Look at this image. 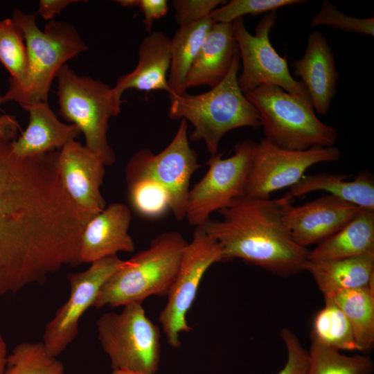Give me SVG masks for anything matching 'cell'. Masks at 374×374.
Segmentation results:
<instances>
[{"instance_id": "1f68e13d", "label": "cell", "mask_w": 374, "mask_h": 374, "mask_svg": "<svg viewBox=\"0 0 374 374\" xmlns=\"http://www.w3.org/2000/svg\"><path fill=\"white\" fill-rule=\"evenodd\" d=\"M305 2L304 0H231L214 10L209 17L214 24H231L246 15L268 13L285 6Z\"/></svg>"}, {"instance_id": "9c48e42d", "label": "cell", "mask_w": 374, "mask_h": 374, "mask_svg": "<svg viewBox=\"0 0 374 374\" xmlns=\"http://www.w3.org/2000/svg\"><path fill=\"white\" fill-rule=\"evenodd\" d=\"M224 261L216 240L201 227H195L190 242L184 249L180 263L167 294V302L159 315V321L168 344L174 348L181 346V333L188 332L187 314L207 270Z\"/></svg>"}, {"instance_id": "ffe728a7", "label": "cell", "mask_w": 374, "mask_h": 374, "mask_svg": "<svg viewBox=\"0 0 374 374\" xmlns=\"http://www.w3.org/2000/svg\"><path fill=\"white\" fill-rule=\"evenodd\" d=\"M22 107L28 113V124L22 134L11 142L14 153L20 157H35L55 151L81 134L76 125L60 121L48 102Z\"/></svg>"}, {"instance_id": "277c9868", "label": "cell", "mask_w": 374, "mask_h": 374, "mask_svg": "<svg viewBox=\"0 0 374 374\" xmlns=\"http://www.w3.org/2000/svg\"><path fill=\"white\" fill-rule=\"evenodd\" d=\"M36 13L13 10L12 21L21 29L27 51V73L24 84L3 95L5 103L21 107L48 102L51 84L66 62L87 50L76 28L65 21L51 20L41 30Z\"/></svg>"}, {"instance_id": "d6a6232c", "label": "cell", "mask_w": 374, "mask_h": 374, "mask_svg": "<svg viewBox=\"0 0 374 374\" xmlns=\"http://www.w3.org/2000/svg\"><path fill=\"white\" fill-rule=\"evenodd\" d=\"M329 26L336 29L373 36L374 17L357 18L340 12L335 4L328 0L322 2L319 12L312 17L310 26Z\"/></svg>"}, {"instance_id": "f35d334b", "label": "cell", "mask_w": 374, "mask_h": 374, "mask_svg": "<svg viewBox=\"0 0 374 374\" xmlns=\"http://www.w3.org/2000/svg\"><path fill=\"white\" fill-rule=\"evenodd\" d=\"M8 350L6 341L0 334V374H3L8 360Z\"/></svg>"}, {"instance_id": "6da1fadb", "label": "cell", "mask_w": 374, "mask_h": 374, "mask_svg": "<svg viewBox=\"0 0 374 374\" xmlns=\"http://www.w3.org/2000/svg\"><path fill=\"white\" fill-rule=\"evenodd\" d=\"M11 142L0 137V296L81 264V237L92 218L65 191L58 152L20 157Z\"/></svg>"}, {"instance_id": "4dcf8cb0", "label": "cell", "mask_w": 374, "mask_h": 374, "mask_svg": "<svg viewBox=\"0 0 374 374\" xmlns=\"http://www.w3.org/2000/svg\"><path fill=\"white\" fill-rule=\"evenodd\" d=\"M127 181L131 204L139 215L155 219L170 210L168 193L159 182L146 177H134Z\"/></svg>"}, {"instance_id": "e0dca14e", "label": "cell", "mask_w": 374, "mask_h": 374, "mask_svg": "<svg viewBox=\"0 0 374 374\" xmlns=\"http://www.w3.org/2000/svg\"><path fill=\"white\" fill-rule=\"evenodd\" d=\"M131 220L130 210L121 203L110 204L90 219L81 237V262L91 263L119 252H133L135 244L128 233Z\"/></svg>"}, {"instance_id": "5b68a950", "label": "cell", "mask_w": 374, "mask_h": 374, "mask_svg": "<svg viewBox=\"0 0 374 374\" xmlns=\"http://www.w3.org/2000/svg\"><path fill=\"white\" fill-rule=\"evenodd\" d=\"M187 241L177 231L155 237L145 249L125 261L101 287L93 307L142 303L152 296H167Z\"/></svg>"}, {"instance_id": "b9f144b4", "label": "cell", "mask_w": 374, "mask_h": 374, "mask_svg": "<svg viewBox=\"0 0 374 374\" xmlns=\"http://www.w3.org/2000/svg\"><path fill=\"white\" fill-rule=\"evenodd\" d=\"M5 103V101L3 100V95H0V110H1V105Z\"/></svg>"}, {"instance_id": "52a82bcc", "label": "cell", "mask_w": 374, "mask_h": 374, "mask_svg": "<svg viewBox=\"0 0 374 374\" xmlns=\"http://www.w3.org/2000/svg\"><path fill=\"white\" fill-rule=\"evenodd\" d=\"M57 104L60 115L76 125L84 135V145L105 164L115 162V153L107 140L111 117L120 114L112 87L103 81L80 75L68 64L59 71Z\"/></svg>"}, {"instance_id": "2e32d148", "label": "cell", "mask_w": 374, "mask_h": 374, "mask_svg": "<svg viewBox=\"0 0 374 374\" xmlns=\"http://www.w3.org/2000/svg\"><path fill=\"white\" fill-rule=\"evenodd\" d=\"M105 166L95 154L75 140L65 145L57 154L58 170L65 191L91 217L105 208L100 190Z\"/></svg>"}, {"instance_id": "8992f818", "label": "cell", "mask_w": 374, "mask_h": 374, "mask_svg": "<svg viewBox=\"0 0 374 374\" xmlns=\"http://www.w3.org/2000/svg\"><path fill=\"white\" fill-rule=\"evenodd\" d=\"M257 109L265 137L290 150L334 146L337 131L321 122L310 102L273 85H262L246 93Z\"/></svg>"}, {"instance_id": "ac0fdd59", "label": "cell", "mask_w": 374, "mask_h": 374, "mask_svg": "<svg viewBox=\"0 0 374 374\" xmlns=\"http://www.w3.org/2000/svg\"><path fill=\"white\" fill-rule=\"evenodd\" d=\"M293 66L314 109L319 114L326 115L335 95L339 74L335 67L334 53L321 33L313 31L309 35L304 54Z\"/></svg>"}, {"instance_id": "d6986e66", "label": "cell", "mask_w": 374, "mask_h": 374, "mask_svg": "<svg viewBox=\"0 0 374 374\" xmlns=\"http://www.w3.org/2000/svg\"><path fill=\"white\" fill-rule=\"evenodd\" d=\"M170 39L160 31L151 32L143 38L138 50L136 66L120 76L112 87L113 99L118 108L123 93L130 89L146 92L162 90L170 94L167 77L170 66Z\"/></svg>"}, {"instance_id": "3957f363", "label": "cell", "mask_w": 374, "mask_h": 374, "mask_svg": "<svg viewBox=\"0 0 374 374\" xmlns=\"http://www.w3.org/2000/svg\"><path fill=\"white\" fill-rule=\"evenodd\" d=\"M240 66L239 54L222 81L206 92L170 98L168 116L173 120H185L194 129L190 139L203 141L208 152L216 154L220 141L236 128L261 127L259 114L238 84Z\"/></svg>"}, {"instance_id": "f546056e", "label": "cell", "mask_w": 374, "mask_h": 374, "mask_svg": "<svg viewBox=\"0 0 374 374\" xmlns=\"http://www.w3.org/2000/svg\"><path fill=\"white\" fill-rule=\"evenodd\" d=\"M64 366L42 342H22L8 354L3 374H64Z\"/></svg>"}, {"instance_id": "e575fe53", "label": "cell", "mask_w": 374, "mask_h": 374, "mask_svg": "<svg viewBox=\"0 0 374 374\" xmlns=\"http://www.w3.org/2000/svg\"><path fill=\"white\" fill-rule=\"evenodd\" d=\"M280 337L287 349V359L284 367L276 374H305L309 362L308 351L290 329L283 328Z\"/></svg>"}, {"instance_id": "30bf717a", "label": "cell", "mask_w": 374, "mask_h": 374, "mask_svg": "<svg viewBox=\"0 0 374 374\" xmlns=\"http://www.w3.org/2000/svg\"><path fill=\"white\" fill-rule=\"evenodd\" d=\"M256 143L246 140L236 144L228 158L222 153L211 155L206 173L187 197L185 218L190 226H202L212 213L245 196Z\"/></svg>"}, {"instance_id": "4fadbf2b", "label": "cell", "mask_w": 374, "mask_h": 374, "mask_svg": "<svg viewBox=\"0 0 374 374\" xmlns=\"http://www.w3.org/2000/svg\"><path fill=\"white\" fill-rule=\"evenodd\" d=\"M340 154L335 146L290 150L262 138L256 143L245 197L269 199L275 191L296 184L311 166L337 161Z\"/></svg>"}, {"instance_id": "8fae6325", "label": "cell", "mask_w": 374, "mask_h": 374, "mask_svg": "<svg viewBox=\"0 0 374 374\" xmlns=\"http://www.w3.org/2000/svg\"><path fill=\"white\" fill-rule=\"evenodd\" d=\"M276 16V11L267 13L257 24L254 35L247 30L243 18L233 22L242 62V71L238 78L239 86L244 93L262 85L276 86L311 103L302 83L290 73L287 60L276 51L270 42L269 33Z\"/></svg>"}, {"instance_id": "ba28073f", "label": "cell", "mask_w": 374, "mask_h": 374, "mask_svg": "<svg viewBox=\"0 0 374 374\" xmlns=\"http://www.w3.org/2000/svg\"><path fill=\"white\" fill-rule=\"evenodd\" d=\"M98 339L112 370L126 369L155 374L160 366L161 346L159 327L147 316L142 303L109 312L96 321Z\"/></svg>"}, {"instance_id": "ab89813d", "label": "cell", "mask_w": 374, "mask_h": 374, "mask_svg": "<svg viewBox=\"0 0 374 374\" xmlns=\"http://www.w3.org/2000/svg\"><path fill=\"white\" fill-rule=\"evenodd\" d=\"M116 2L126 8H133L136 6V0H119L116 1Z\"/></svg>"}, {"instance_id": "d590c367", "label": "cell", "mask_w": 374, "mask_h": 374, "mask_svg": "<svg viewBox=\"0 0 374 374\" xmlns=\"http://www.w3.org/2000/svg\"><path fill=\"white\" fill-rule=\"evenodd\" d=\"M143 15V24L146 31L151 33L153 22L164 17L168 11L166 0H136V6Z\"/></svg>"}, {"instance_id": "4316f807", "label": "cell", "mask_w": 374, "mask_h": 374, "mask_svg": "<svg viewBox=\"0 0 374 374\" xmlns=\"http://www.w3.org/2000/svg\"><path fill=\"white\" fill-rule=\"evenodd\" d=\"M324 302L313 317L310 335L339 351H360L344 313L331 296H324Z\"/></svg>"}, {"instance_id": "836d02e7", "label": "cell", "mask_w": 374, "mask_h": 374, "mask_svg": "<svg viewBox=\"0 0 374 374\" xmlns=\"http://www.w3.org/2000/svg\"><path fill=\"white\" fill-rule=\"evenodd\" d=\"M222 0H176L173 1L175 19L180 26L201 21L223 5Z\"/></svg>"}, {"instance_id": "83f0119b", "label": "cell", "mask_w": 374, "mask_h": 374, "mask_svg": "<svg viewBox=\"0 0 374 374\" xmlns=\"http://www.w3.org/2000/svg\"><path fill=\"white\" fill-rule=\"evenodd\" d=\"M310 341L305 374H371L373 371V362L369 356L343 355L311 335Z\"/></svg>"}, {"instance_id": "cb8c5ba5", "label": "cell", "mask_w": 374, "mask_h": 374, "mask_svg": "<svg viewBox=\"0 0 374 374\" xmlns=\"http://www.w3.org/2000/svg\"><path fill=\"white\" fill-rule=\"evenodd\" d=\"M373 252L374 210L360 208L341 229L309 250L308 260H338Z\"/></svg>"}, {"instance_id": "7c38bea8", "label": "cell", "mask_w": 374, "mask_h": 374, "mask_svg": "<svg viewBox=\"0 0 374 374\" xmlns=\"http://www.w3.org/2000/svg\"><path fill=\"white\" fill-rule=\"evenodd\" d=\"M200 167L196 152L188 139V123L181 120L170 143L160 152L148 149L136 152L126 168L127 179L139 177H150L168 191L170 211L177 220L186 215V205L190 178Z\"/></svg>"}, {"instance_id": "7402d4cb", "label": "cell", "mask_w": 374, "mask_h": 374, "mask_svg": "<svg viewBox=\"0 0 374 374\" xmlns=\"http://www.w3.org/2000/svg\"><path fill=\"white\" fill-rule=\"evenodd\" d=\"M304 271L312 275L323 296L362 287L374 280V252L338 260H308Z\"/></svg>"}, {"instance_id": "9a60e30c", "label": "cell", "mask_w": 374, "mask_h": 374, "mask_svg": "<svg viewBox=\"0 0 374 374\" xmlns=\"http://www.w3.org/2000/svg\"><path fill=\"white\" fill-rule=\"evenodd\" d=\"M288 202L283 217L293 240L307 248L328 239L357 213L359 207L331 195L319 197L300 206Z\"/></svg>"}, {"instance_id": "8d00e7d4", "label": "cell", "mask_w": 374, "mask_h": 374, "mask_svg": "<svg viewBox=\"0 0 374 374\" xmlns=\"http://www.w3.org/2000/svg\"><path fill=\"white\" fill-rule=\"evenodd\" d=\"M79 0H40L36 15L44 20H53L55 15L60 13L71 4L80 2Z\"/></svg>"}, {"instance_id": "d4e9b609", "label": "cell", "mask_w": 374, "mask_h": 374, "mask_svg": "<svg viewBox=\"0 0 374 374\" xmlns=\"http://www.w3.org/2000/svg\"><path fill=\"white\" fill-rule=\"evenodd\" d=\"M213 24L208 17L180 26L170 39V66L168 78L170 98L187 93L186 79L188 72Z\"/></svg>"}, {"instance_id": "5bb4252c", "label": "cell", "mask_w": 374, "mask_h": 374, "mask_svg": "<svg viewBox=\"0 0 374 374\" xmlns=\"http://www.w3.org/2000/svg\"><path fill=\"white\" fill-rule=\"evenodd\" d=\"M125 261L118 256L107 257L91 262L84 271L68 275L69 297L44 330L42 342L49 355L57 357L76 338L81 317L93 307L103 285Z\"/></svg>"}, {"instance_id": "74e56055", "label": "cell", "mask_w": 374, "mask_h": 374, "mask_svg": "<svg viewBox=\"0 0 374 374\" xmlns=\"http://www.w3.org/2000/svg\"><path fill=\"white\" fill-rule=\"evenodd\" d=\"M19 127V124L13 116L8 114L0 116V137L13 141Z\"/></svg>"}, {"instance_id": "7a4b0ae2", "label": "cell", "mask_w": 374, "mask_h": 374, "mask_svg": "<svg viewBox=\"0 0 374 374\" xmlns=\"http://www.w3.org/2000/svg\"><path fill=\"white\" fill-rule=\"evenodd\" d=\"M292 202L242 197L217 212L201 227L220 245L224 260L238 258L281 276L304 271L309 249L293 240L283 217Z\"/></svg>"}, {"instance_id": "484cf974", "label": "cell", "mask_w": 374, "mask_h": 374, "mask_svg": "<svg viewBox=\"0 0 374 374\" xmlns=\"http://www.w3.org/2000/svg\"><path fill=\"white\" fill-rule=\"evenodd\" d=\"M330 296L348 319L360 352L374 345V280L368 285Z\"/></svg>"}, {"instance_id": "603a6c76", "label": "cell", "mask_w": 374, "mask_h": 374, "mask_svg": "<svg viewBox=\"0 0 374 374\" xmlns=\"http://www.w3.org/2000/svg\"><path fill=\"white\" fill-rule=\"evenodd\" d=\"M349 175L321 172L305 175L290 188L284 197L293 199L308 193L322 190L359 208L374 210V179L367 170L359 172L353 180Z\"/></svg>"}, {"instance_id": "44dd1931", "label": "cell", "mask_w": 374, "mask_h": 374, "mask_svg": "<svg viewBox=\"0 0 374 374\" xmlns=\"http://www.w3.org/2000/svg\"><path fill=\"white\" fill-rule=\"evenodd\" d=\"M238 54L233 23L213 24L188 72L186 89L202 85L215 87L226 77Z\"/></svg>"}, {"instance_id": "f1b7e54d", "label": "cell", "mask_w": 374, "mask_h": 374, "mask_svg": "<svg viewBox=\"0 0 374 374\" xmlns=\"http://www.w3.org/2000/svg\"><path fill=\"white\" fill-rule=\"evenodd\" d=\"M0 62L10 75L8 89L20 87L26 77L27 51L23 33L12 18L0 21Z\"/></svg>"}, {"instance_id": "60d3db41", "label": "cell", "mask_w": 374, "mask_h": 374, "mask_svg": "<svg viewBox=\"0 0 374 374\" xmlns=\"http://www.w3.org/2000/svg\"><path fill=\"white\" fill-rule=\"evenodd\" d=\"M110 374H148V373L132 371L126 370V369H116V370H112Z\"/></svg>"}]
</instances>
